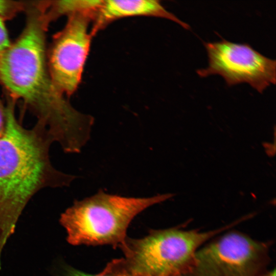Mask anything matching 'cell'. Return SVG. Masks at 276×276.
Masks as SVG:
<instances>
[{
  "label": "cell",
  "mask_w": 276,
  "mask_h": 276,
  "mask_svg": "<svg viewBox=\"0 0 276 276\" xmlns=\"http://www.w3.org/2000/svg\"><path fill=\"white\" fill-rule=\"evenodd\" d=\"M26 11L22 33L0 57V83L10 98L22 101L64 151L79 152L89 138L94 119L74 109L52 81L45 50L50 22L45 8L34 2Z\"/></svg>",
  "instance_id": "1"
},
{
  "label": "cell",
  "mask_w": 276,
  "mask_h": 276,
  "mask_svg": "<svg viewBox=\"0 0 276 276\" xmlns=\"http://www.w3.org/2000/svg\"><path fill=\"white\" fill-rule=\"evenodd\" d=\"M15 102L9 98L6 128L0 137V266L3 248L32 197L44 188L67 186L75 178L52 166L53 141L47 130L37 123L31 129L23 127Z\"/></svg>",
  "instance_id": "2"
},
{
  "label": "cell",
  "mask_w": 276,
  "mask_h": 276,
  "mask_svg": "<svg viewBox=\"0 0 276 276\" xmlns=\"http://www.w3.org/2000/svg\"><path fill=\"white\" fill-rule=\"evenodd\" d=\"M173 193L150 197H127L105 193H97L74 202L59 220L71 244L121 245L133 218L146 208L174 196Z\"/></svg>",
  "instance_id": "3"
},
{
  "label": "cell",
  "mask_w": 276,
  "mask_h": 276,
  "mask_svg": "<svg viewBox=\"0 0 276 276\" xmlns=\"http://www.w3.org/2000/svg\"><path fill=\"white\" fill-rule=\"evenodd\" d=\"M228 226L204 233L176 229L153 231L120 245L125 258L115 260L130 272L149 276H188L197 248Z\"/></svg>",
  "instance_id": "4"
},
{
  "label": "cell",
  "mask_w": 276,
  "mask_h": 276,
  "mask_svg": "<svg viewBox=\"0 0 276 276\" xmlns=\"http://www.w3.org/2000/svg\"><path fill=\"white\" fill-rule=\"evenodd\" d=\"M268 262L267 244L232 232L196 251L188 276H262Z\"/></svg>",
  "instance_id": "5"
},
{
  "label": "cell",
  "mask_w": 276,
  "mask_h": 276,
  "mask_svg": "<svg viewBox=\"0 0 276 276\" xmlns=\"http://www.w3.org/2000/svg\"><path fill=\"white\" fill-rule=\"evenodd\" d=\"M96 13H76L68 16L67 22L53 37L47 54L52 81L66 97L79 86L94 36L88 28Z\"/></svg>",
  "instance_id": "6"
},
{
  "label": "cell",
  "mask_w": 276,
  "mask_h": 276,
  "mask_svg": "<svg viewBox=\"0 0 276 276\" xmlns=\"http://www.w3.org/2000/svg\"><path fill=\"white\" fill-rule=\"evenodd\" d=\"M204 45L209 65L197 71L200 77L219 75L228 86L246 83L260 93L275 84V60L264 56L249 44L223 39Z\"/></svg>",
  "instance_id": "7"
},
{
  "label": "cell",
  "mask_w": 276,
  "mask_h": 276,
  "mask_svg": "<svg viewBox=\"0 0 276 276\" xmlns=\"http://www.w3.org/2000/svg\"><path fill=\"white\" fill-rule=\"evenodd\" d=\"M131 16H152L170 19L189 30L190 26L166 10L156 0L103 1L92 22L90 32L94 36L112 21Z\"/></svg>",
  "instance_id": "8"
},
{
  "label": "cell",
  "mask_w": 276,
  "mask_h": 276,
  "mask_svg": "<svg viewBox=\"0 0 276 276\" xmlns=\"http://www.w3.org/2000/svg\"><path fill=\"white\" fill-rule=\"evenodd\" d=\"M102 0H62L47 1V14L50 21L62 15L76 13H96Z\"/></svg>",
  "instance_id": "9"
},
{
  "label": "cell",
  "mask_w": 276,
  "mask_h": 276,
  "mask_svg": "<svg viewBox=\"0 0 276 276\" xmlns=\"http://www.w3.org/2000/svg\"><path fill=\"white\" fill-rule=\"evenodd\" d=\"M29 3L23 2L0 0V17L11 18L18 12L26 10Z\"/></svg>",
  "instance_id": "10"
},
{
  "label": "cell",
  "mask_w": 276,
  "mask_h": 276,
  "mask_svg": "<svg viewBox=\"0 0 276 276\" xmlns=\"http://www.w3.org/2000/svg\"><path fill=\"white\" fill-rule=\"evenodd\" d=\"M57 276H112L102 272L97 275H91L77 270L66 265L55 264L53 269Z\"/></svg>",
  "instance_id": "11"
},
{
  "label": "cell",
  "mask_w": 276,
  "mask_h": 276,
  "mask_svg": "<svg viewBox=\"0 0 276 276\" xmlns=\"http://www.w3.org/2000/svg\"><path fill=\"white\" fill-rule=\"evenodd\" d=\"M103 271L105 273L112 276H149L128 271L119 265L114 261L108 263Z\"/></svg>",
  "instance_id": "12"
},
{
  "label": "cell",
  "mask_w": 276,
  "mask_h": 276,
  "mask_svg": "<svg viewBox=\"0 0 276 276\" xmlns=\"http://www.w3.org/2000/svg\"><path fill=\"white\" fill-rule=\"evenodd\" d=\"M4 19L0 17V57L11 45Z\"/></svg>",
  "instance_id": "13"
},
{
  "label": "cell",
  "mask_w": 276,
  "mask_h": 276,
  "mask_svg": "<svg viewBox=\"0 0 276 276\" xmlns=\"http://www.w3.org/2000/svg\"><path fill=\"white\" fill-rule=\"evenodd\" d=\"M7 125L6 107H4L0 99V137L5 133Z\"/></svg>",
  "instance_id": "14"
},
{
  "label": "cell",
  "mask_w": 276,
  "mask_h": 276,
  "mask_svg": "<svg viewBox=\"0 0 276 276\" xmlns=\"http://www.w3.org/2000/svg\"><path fill=\"white\" fill-rule=\"evenodd\" d=\"M262 276H275V269H274L272 271H270L266 273H265Z\"/></svg>",
  "instance_id": "15"
}]
</instances>
